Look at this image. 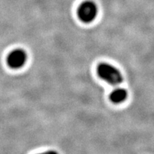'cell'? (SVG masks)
I'll return each instance as SVG.
<instances>
[{
	"label": "cell",
	"mask_w": 154,
	"mask_h": 154,
	"mask_svg": "<svg viewBox=\"0 0 154 154\" xmlns=\"http://www.w3.org/2000/svg\"><path fill=\"white\" fill-rule=\"evenodd\" d=\"M97 73L102 79L113 85H117L123 82L121 73L116 67L109 63H100L98 66Z\"/></svg>",
	"instance_id": "6da1fadb"
},
{
	"label": "cell",
	"mask_w": 154,
	"mask_h": 154,
	"mask_svg": "<svg viewBox=\"0 0 154 154\" xmlns=\"http://www.w3.org/2000/svg\"><path fill=\"white\" fill-rule=\"evenodd\" d=\"M98 13L96 4L91 1L82 3L78 9V16L83 22L89 23L95 19Z\"/></svg>",
	"instance_id": "7a4b0ae2"
},
{
	"label": "cell",
	"mask_w": 154,
	"mask_h": 154,
	"mask_svg": "<svg viewBox=\"0 0 154 154\" xmlns=\"http://www.w3.org/2000/svg\"><path fill=\"white\" fill-rule=\"evenodd\" d=\"M27 59L26 54L23 49L13 50L7 57V63L11 68L17 69L22 67Z\"/></svg>",
	"instance_id": "3957f363"
},
{
	"label": "cell",
	"mask_w": 154,
	"mask_h": 154,
	"mask_svg": "<svg viewBox=\"0 0 154 154\" xmlns=\"http://www.w3.org/2000/svg\"><path fill=\"white\" fill-rule=\"evenodd\" d=\"M128 96V92L124 88H119L113 90L110 95L111 101L115 103H120L126 99Z\"/></svg>",
	"instance_id": "277c9868"
},
{
	"label": "cell",
	"mask_w": 154,
	"mask_h": 154,
	"mask_svg": "<svg viewBox=\"0 0 154 154\" xmlns=\"http://www.w3.org/2000/svg\"><path fill=\"white\" fill-rule=\"evenodd\" d=\"M39 154H59V153H58L57 152L54 151H49L44 152V153H39Z\"/></svg>",
	"instance_id": "5b68a950"
}]
</instances>
